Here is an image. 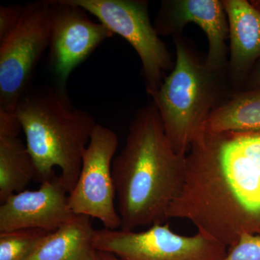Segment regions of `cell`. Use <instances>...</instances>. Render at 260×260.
<instances>
[{"label": "cell", "mask_w": 260, "mask_h": 260, "mask_svg": "<svg viewBox=\"0 0 260 260\" xmlns=\"http://www.w3.org/2000/svg\"><path fill=\"white\" fill-rule=\"evenodd\" d=\"M39 229H22L0 233V260H25L43 237Z\"/></svg>", "instance_id": "16"}, {"label": "cell", "mask_w": 260, "mask_h": 260, "mask_svg": "<svg viewBox=\"0 0 260 260\" xmlns=\"http://www.w3.org/2000/svg\"><path fill=\"white\" fill-rule=\"evenodd\" d=\"M167 216L189 220L227 247L245 233L260 235V132L200 130Z\"/></svg>", "instance_id": "1"}, {"label": "cell", "mask_w": 260, "mask_h": 260, "mask_svg": "<svg viewBox=\"0 0 260 260\" xmlns=\"http://www.w3.org/2000/svg\"><path fill=\"white\" fill-rule=\"evenodd\" d=\"M94 230L90 218L76 215L43 237L25 260H94Z\"/></svg>", "instance_id": "13"}, {"label": "cell", "mask_w": 260, "mask_h": 260, "mask_svg": "<svg viewBox=\"0 0 260 260\" xmlns=\"http://www.w3.org/2000/svg\"><path fill=\"white\" fill-rule=\"evenodd\" d=\"M118 145L117 135L112 129L96 124L83 151L78 181L68 195L70 209L75 215L96 218L104 228L112 230L121 225L112 175Z\"/></svg>", "instance_id": "8"}, {"label": "cell", "mask_w": 260, "mask_h": 260, "mask_svg": "<svg viewBox=\"0 0 260 260\" xmlns=\"http://www.w3.org/2000/svg\"><path fill=\"white\" fill-rule=\"evenodd\" d=\"M194 23L208 41L205 63L210 69L227 73L229 22L223 2L219 0L162 1L155 29L159 35H180L186 24Z\"/></svg>", "instance_id": "10"}, {"label": "cell", "mask_w": 260, "mask_h": 260, "mask_svg": "<svg viewBox=\"0 0 260 260\" xmlns=\"http://www.w3.org/2000/svg\"><path fill=\"white\" fill-rule=\"evenodd\" d=\"M68 189L53 174L37 190L12 195L0 206V233L22 229L52 232L75 216L70 209Z\"/></svg>", "instance_id": "11"}, {"label": "cell", "mask_w": 260, "mask_h": 260, "mask_svg": "<svg viewBox=\"0 0 260 260\" xmlns=\"http://www.w3.org/2000/svg\"><path fill=\"white\" fill-rule=\"evenodd\" d=\"M229 28V85L245 83L260 58V11L246 0H223Z\"/></svg>", "instance_id": "12"}, {"label": "cell", "mask_w": 260, "mask_h": 260, "mask_svg": "<svg viewBox=\"0 0 260 260\" xmlns=\"http://www.w3.org/2000/svg\"><path fill=\"white\" fill-rule=\"evenodd\" d=\"M49 2L51 64L59 84L64 85L75 68L114 34L102 23L92 21L87 11L68 0Z\"/></svg>", "instance_id": "9"}, {"label": "cell", "mask_w": 260, "mask_h": 260, "mask_svg": "<svg viewBox=\"0 0 260 260\" xmlns=\"http://www.w3.org/2000/svg\"><path fill=\"white\" fill-rule=\"evenodd\" d=\"M93 244L95 250L122 260H223L228 250L227 246L202 233L181 235L165 223L143 232L95 229Z\"/></svg>", "instance_id": "7"}, {"label": "cell", "mask_w": 260, "mask_h": 260, "mask_svg": "<svg viewBox=\"0 0 260 260\" xmlns=\"http://www.w3.org/2000/svg\"><path fill=\"white\" fill-rule=\"evenodd\" d=\"M94 260H122L120 258L110 254V253L104 252V251H97L95 252V259Z\"/></svg>", "instance_id": "20"}, {"label": "cell", "mask_w": 260, "mask_h": 260, "mask_svg": "<svg viewBox=\"0 0 260 260\" xmlns=\"http://www.w3.org/2000/svg\"><path fill=\"white\" fill-rule=\"evenodd\" d=\"M186 155L176 153L153 103L138 109L112 175L121 229L165 223L185 182Z\"/></svg>", "instance_id": "2"}, {"label": "cell", "mask_w": 260, "mask_h": 260, "mask_svg": "<svg viewBox=\"0 0 260 260\" xmlns=\"http://www.w3.org/2000/svg\"><path fill=\"white\" fill-rule=\"evenodd\" d=\"M202 129L260 132V87L231 94L211 112Z\"/></svg>", "instance_id": "14"}, {"label": "cell", "mask_w": 260, "mask_h": 260, "mask_svg": "<svg viewBox=\"0 0 260 260\" xmlns=\"http://www.w3.org/2000/svg\"><path fill=\"white\" fill-rule=\"evenodd\" d=\"M50 37L49 2L24 6L18 23L0 40V111L15 113Z\"/></svg>", "instance_id": "6"}, {"label": "cell", "mask_w": 260, "mask_h": 260, "mask_svg": "<svg viewBox=\"0 0 260 260\" xmlns=\"http://www.w3.org/2000/svg\"><path fill=\"white\" fill-rule=\"evenodd\" d=\"M94 15L114 34L129 43L142 63L147 93L152 97L174 66L170 53L152 25L143 0H68Z\"/></svg>", "instance_id": "5"}, {"label": "cell", "mask_w": 260, "mask_h": 260, "mask_svg": "<svg viewBox=\"0 0 260 260\" xmlns=\"http://www.w3.org/2000/svg\"><path fill=\"white\" fill-rule=\"evenodd\" d=\"M244 84H246V90L260 87V61L251 72Z\"/></svg>", "instance_id": "19"}, {"label": "cell", "mask_w": 260, "mask_h": 260, "mask_svg": "<svg viewBox=\"0 0 260 260\" xmlns=\"http://www.w3.org/2000/svg\"><path fill=\"white\" fill-rule=\"evenodd\" d=\"M41 182L59 167L68 193L79 177L83 153L96 123L73 107L63 90L47 87L26 92L15 111Z\"/></svg>", "instance_id": "3"}, {"label": "cell", "mask_w": 260, "mask_h": 260, "mask_svg": "<svg viewBox=\"0 0 260 260\" xmlns=\"http://www.w3.org/2000/svg\"><path fill=\"white\" fill-rule=\"evenodd\" d=\"M19 133H0V202L25 190L37 178V169Z\"/></svg>", "instance_id": "15"}, {"label": "cell", "mask_w": 260, "mask_h": 260, "mask_svg": "<svg viewBox=\"0 0 260 260\" xmlns=\"http://www.w3.org/2000/svg\"><path fill=\"white\" fill-rule=\"evenodd\" d=\"M24 6L10 5L0 6V40L4 39L18 23Z\"/></svg>", "instance_id": "18"}, {"label": "cell", "mask_w": 260, "mask_h": 260, "mask_svg": "<svg viewBox=\"0 0 260 260\" xmlns=\"http://www.w3.org/2000/svg\"><path fill=\"white\" fill-rule=\"evenodd\" d=\"M174 40V68L151 98L172 148L186 155L208 116L229 97L227 73L208 68L180 35Z\"/></svg>", "instance_id": "4"}, {"label": "cell", "mask_w": 260, "mask_h": 260, "mask_svg": "<svg viewBox=\"0 0 260 260\" xmlns=\"http://www.w3.org/2000/svg\"><path fill=\"white\" fill-rule=\"evenodd\" d=\"M223 260H260V235L243 234L228 247Z\"/></svg>", "instance_id": "17"}, {"label": "cell", "mask_w": 260, "mask_h": 260, "mask_svg": "<svg viewBox=\"0 0 260 260\" xmlns=\"http://www.w3.org/2000/svg\"><path fill=\"white\" fill-rule=\"evenodd\" d=\"M259 4H260V3H259Z\"/></svg>", "instance_id": "21"}]
</instances>
